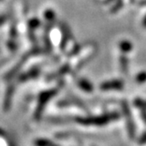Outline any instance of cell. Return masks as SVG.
<instances>
[{
	"label": "cell",
	"mask_w": 146,
	"mask_h": 146,
	"mask_svg": "<svg viewBox=\"0 0 146 146\" xmlns=\"http://www.w3.org/2000/svg\"><path fill=\"white\" fill-rule=\"evenodd\" d=\"M120 118V113L117 112H113L105 113L99 116L93 117H77L75 121L82 125H95V126H104L112 121H116Z\"/></svg>",
	"instance_id": "6da1fadb"
},
{
	"label": "cell",
	"mask_w": 146,
	"mask_h": 146,
	"mask_svg": "<svg viewBox=\"0 0 146 146\" xmlns=\"http://www.w3.org/2000/svg\"><path fill=\"white\" fill-rule=\"evenodd\" d=\"M58 92V89L56 88H53L50 90H47V91H43L41 92L39 97H38V105L35 108V120H40V118L41 117V114H42V112L44 110V108L47 106V103L53 98L56 93Z\"/></svg>",
	"instance_id": "7a4b0ae2"
},
{
	"label": "cell",
	"mask_w": 146,
	"mask_h": 146,
	"mask_svg": "<svg viewBox=\"0 0 146 146\" xmlns=\"http://www.w3.org/2000/svg\"><path fill=\"white\" fill-rule=\"evenodd\" d=\"M121 108H122V113L126 121V125H127V129H128V134L131 139H134L135 137V133H137V129H135V124L133 121L131 111L129 108V106L127 101H122L121 103Z\"/></svg>",
	"instance_id": "3957f363"
},
{
	"label": "cell",
	"mask_w": 146,
	"mask_h": 146,
	"mask_svg": "<svg viewBox=\"0 0 146 146\" xmlns=\"http://www.w3.org/2000/svg\"><path fill=\"white\" fill-rule=\"evenodd\" d=\"M124 87V82L121 79H112L105 81L100 84V89L101 91H121Z\"/></svg>",
	"instance_id": "277c9868"
},
{
	"label": "cell",
	"mask_w": 146,
	"mask_h": 146,
	"mask_svg": "<svg viewBox=\"0 0 146 146\" xmlns=\"http://www.w3.org/2000/svg\"><path fill=\"white\" fill-rule=\"evenodd\" d=\"M30 55H32L31 54V52H28L27 54H26L21 59H20V61L18 62V64L13 68V70H10L7 74L5 75V78H7V79H10V78H12L13 77H14L17 73L19 71V70H20V68H21L24 64H25V62H26V61L27 60V58L29 57V56Z\"/></svg>",
	"instance_id": "5b68a950"
},
{
	"label": "cell",
	"mask_w": 146,
	"mask_h": 146,
	"mask_svg": "<svg viewBox=\"0 0 146 146\" xmlns=\"http://www.w3.org/2000/svg\"><path fill=\"white\" fill-rule=\"evenodd\" d=\"M13 93H14V86L10 85L7 87L5 100H4V110L5 112L9 111L10 108H11V106H12V100H13Z\"/></svg>",
	"instance_id": "8992f818"
},
{
	"label": "cell",
	"mask_w": 146,
	"mask_h": 146,
	"mask_svg": "<svg viewBox=\"0 0 146 146\" xmlns=\"http://www.w3.org/2000/svg\"><path fill=\"white\" fill-rule=\"evenodd\" d=\"M40 74V69L39 68H33L31 69L30 70L23 73L22 75H20L19 77V82H26L27 80L30 79H34L36 78Z\"/></svg>",
	"instance_id": "52a82bcc"
},
{
	"label": "cell",
	"mask_w": 146,
	"mask_h": 146,
	"mask_svg": "<svg viewBox=\"0 0 146 146\" xmlns=\"http://www.w3.org/2000/svg\"><path fill=\"white\" fill-rule=\"evenodd\" d=\"M119 49L123 55H127L133 49V44L129 40H122L119 42Z\"/></svg>",
	"instance_id": "ba28073f"
},
{
	"label": "cell",
	"mask_w": 146,
	"mask_h": 146,
	"mask_svg": "<svg viewBox=\"0 0 146 146\" xmlns=\"http://www.w3.org/2000/svg\"><path fill=\"white\" fill-rule=\"evenodd\" d=\"M78 86L79 88H81L83 91H85L86 92H92L93 91V86L92 85V83L87 80L86 78H80L78 80Z\"/></svg>",
	"instance_id": "9c48e42d"
},
{
	"label": "cell",
	"mask_w": 146,
	"mask_h": 146,
	"mask_svg": "<svg viewBox=\"0 0 146 146\" xmlns=\"http://www.w3.org/2000/svg\"><path fill=\"white\" fill-rule=\"evenodd\" d=\"M119 62H120V68H121V70L124 73V74H126L129 71V58L126 56V55H123L120 56V59H119Z\"/></svg>",
	"instance_id": "30bf717a"
},
{
	"label": "cell",
	"mask_w": 146,
	"mask_h": 146,
	"mask_svg": "<svg viewBox=\"0 0 146 146\" xmlns=\"http://www.w3.org/2000/svg\"><path fill=\"white\" fill-rule=\"evenodd\" d=\"M40 25V20L38 19V18H33L28 20V23H27V26H28V28L32 31L35 28H38Z\"/></svg>",
	"instance_id": "8fae6325"
},
{
	"label": "cell",
	"mask_w": 146,
	"mask_h": 146,
	"mask_svg": "<svg viewBox=\"0 0 146 146\" xmlns=\"http://www.w3.org/2000/svg\"><path fill=\"white\" fill-rule=\"evenodd\" d=\"M44 17L48 23H52L56 19V13L52 9H47L44 13Z\"/></svg>",
	"instance_id": "7c38bea8"
},
{
	"label": "cell",
	"mask_w": 146,
	"mask_h": 146,
	"mask_svg": "<svg viewBox=\"0 0 146 146\" xmlns=\"http://www.w3.org/2000/svg\"><path fill=\"white\" fill-rule=\"evenodd\" d=\"M35 144L38 146H48L54 144V143L47 138H38L35 141Z\"/></svg>",
	"instance_id": "4fadbf2b"
},
{
	"label": "cell",
	"mask_w": 146,
	"mask_h": 146,
	"mask_svg": "<svg viewBox=\"0 0 146 146\" xmlns=\"http://www.w3.org/2000/svg\"><path fill=\"white\" fill-rule=\"evenodd\" d=\"M135 81H137L138 84H144L146 82V71L142 70L138 72L137 76H135Z\"/></svg>",
	"instance_id": "5bb4252c"
},
{
	"label": "cell",
	"mask_w": 146,
	"mask_h": 146,
	"mask_svg": "<svg viewBox=\"0 0 146 146\" xmlns=\"http://www.w3.org/2000/svg\"><path fill=\"white\" fill-rule=\"evenodd\" d=\"M122 6H123V0H116L114 5L110 9V12L112 13H115L118 11H120V10L122 8Z\"/></svg>",
	"instance_id": "9a60e30c"
},
{
	"label": "cell",
	"mask_w": 146,
	"mask_h": 146,
	"mask_svg": "<svg viewBox=\"0 0 146 146\" xmlns=\"http://www.w3.org/2000/svg\"><path fill=\"white\" fill-rule=\"evenodd\" d=\"M70 70L69 64H64V66H62L60 68V70H58V72H56V75H62V74H66L67 72H69Z\"/></svg>",
	"instance_id": "2e32d148"
},
{
	"label": "cell",
	"mask_w": 146,
	"mask_h": 146,
	"mask_svg": "<svg viewBox=\"0 0 146 146\" xmlns=\"http://www.w3.org/2000/svg\"><path fill=\"white\" fill-rule=\"evenodd\" d=\"M7 47L9 48V49H11L12 51H14L17 49V43H16V40H8L7 42Z\"/></svg>",
	"instance_id": "e0dca14e"
},
{
	"label": "cell",
	"mask_w": 146,
	"mask_h": 146,
	"mask_svg": "<svg viewBox=\"0 0 146 146\" xmlns=\"http://www.w3.org/2000/svg\"><path fill=\"white\" fill-rule=\"evenodd\" d=\"M138 143L139 144H146V130L143 131V133L139 137Z\"/></svg>",
	"instance_id": "ac0fdd59"
},
{
	"label": "cell",
	"mask_w": 146,
	"mask_h": 146,
	"mask_svg": "<svg viewBox=\"0 0 146 146\" xmlns=\"http://www.w3.org/2000/svg\"><path fill=\"white\" fill-rule=\"evenodd\" d=\"M10 35H11L12 39H15L17 37V30L14 26H12L11 30H10Z\"/></svg>",
	"instance_id": "d6986e66"
},
{
	"label": "cell",
	"mask_w": 146,
	"mask_h": 146,
	"mask_svg": "<svg viewBox=\"0 0 146 146\" xmlns=\"http://www.w3.org/2000/svg\"><path fill=\"white\" fill-rule=\"evenodd\" d=\"M140 110V113H141V117H142V120L146 124V107L145 108H143Z\"/></svg>",
	"instance_id": "ffe728a7"
},
{
	"label": "cell",
	"mask_w": 146,
	"mask_h": 146,
	"mask_svg": "<svg viewBox=\"0 0 146 146\" xmlns=\"http://www.w3.org/2000/svg\"><path fill=\"white\" fill-rule=\"evenodd\" d=\"M7 20V16L5 14H2L0 15V27H1L3 24H5V22Z\"/></svg>",
	"instance_id": "44dd1931"
},
{
	"label": "cell",
	"mask_w": 146,
	"mask_h": 146,
	"mask_svg": "<svg viewBox=\"0 0 146 146\" xmlns=\"http://www.w3.org/2000/svg\"><path fill=\"white\" fill-rule=\"evenodd\" d=\"M142 25H143V27L144 28H146V14H145V16H144V17H143V19Z\"/></svg>",
	"instance_id": "7402d4cb"
},
{
	"label": "cell",
	"mask_w": 146,
	"mask_h": 146,
	"mask_svg": "<svg viewBox=\"0 0 146 146\" xmlns=\"http://www.w3.org/2000/svg\"><path fill=\"white\" fill-rule=\"evenodd\" d=\"M0 137H5V132L2 129H0Z\"/></svg>",
	"instance_id": "603a6c76"
},
{
	"label": "cell",
	"mask_w": 146,
	"mask_h": 146,
	"mask_svg": "<svg viewBox=\"0 0 146 146\" xmlns=\"http://www.w3.org/2000/svg\"><path fill=\"white\" fill-rule=\"evenodd\" d=\"M139 5H140L141 6H146V0H143V1H141V2L139 3Z\"/></svg>",
	"instance_id": "cb8c5ba5"
},
{
	"label": "cell",
	"mask_w": 146,
	"mask_h": 146,
	"mask_svg": "<svg viewBox=\"0 0 146 146\" xmlns=\"http://www.w3.org/2000/svg\"><path fill=\"white\" fill-rule=\"evenodd\" d=\"M113 1H114V0H106L105 3H106V4H110V3H112V2H113Z\"/></svg>",
	"instance_id": "d4e9b609"
},
{
	"label": "cell",
	"mask_w": 146,
	"mask_h": 146,
	"mask_svg": "<svg viewBox=\"0 0 146 146\" xmlns=\"http://www.w3.org/2000/svg\"><path fill=\"white\" fill-rule=\"evenodd\" d=\"M130 1H131V2H134V0H130Z\"/></svg>",
	"instance_id": "484cf974"
},
{
	"label": "cell",
	"mask_w": 146,
	"mask_h": 146,
	"mask_svg": "<svg viewBox=\"0 0 146 146\" xmlns=\"http://www.w3.org/2000/svg\"><path fill=\"white\" fill-rule=\"evenodd\" d=\"M0 1H3V0H0Z\"/></svg>",
	"instance_id": "4316f807"
}]
</instances>
